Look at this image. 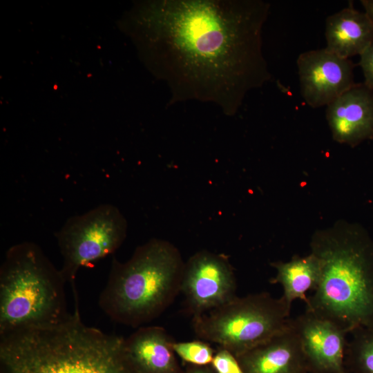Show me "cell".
Wrapping results in <instances>:
<instances>
[{
    "label": "cell",
    "mask_w": 373,
    "mask_h": 373,
    "mask_svg": "<svg viewBox=\"0 0 373 373\" xmlns=\"http://www.w3.org/2000/svg\"><path fill=\"white\" fill-rule=\"evenodd\" d=\"M326 117L333 138L355 146L373 136V90L355 84L327 106Z\"/></svg>",
    "instance_id": "cell-11"
},
{
    "label": "cell",
    "mask_w": 373,
    "mask_h": 373,
    "mask_svg": "<svg viewBox=\"0 0 373 373\" xmlns=\"http://www.w3.org/2000/svg\"><path fill=\"white\" fill-rule=\"evenodd\" d=\"M311 253L321 262L316 289L305 311L336 323L349 334L373 330V238L361 225L345 221L317 231Z\"/></svg>",
    "instance_id": "cell-2"
},
{
    "label": "cell",
    "mask_w": 373,
    "mask_h": 373,
    "mask_svg": "<svg viewBox=\"0 0 373 373\" xmlns=\"http://www.w3.org/2000/svg\"><path fill=\"white\" fill-rule=\"evenodd\" d=\"M359 65L365 79L363 84L373 90V43L360 55Z\"/></svg>",
    "instance_id": "cell-19"
},
{
    "label": "cell",
    "mask_w": 373,
    "mask_h": 373,
    "mask_svg": "<svg viewBox=\"0 0 373 373\" xmlns=\"http://www.w3.org/2000/svg\"><path fill=\"white\" fill-rule=\"evenodd\" d=\"M237 283L228 258L203 250L184 264L181 290L188 314L193 316L207 313L236 298Z\"/></svg>",
    "instance_id": "cell-8"
},
{
    "label": "cell",
    "mask_w": 373,
    "mask_h": 373,
    "mask_svg": "<svg viewBox=\"0 0 373 373\" xmlns=\"http://www.w3.org/2000/svg\"><path fill=\"white\" fill-rule=\"evenodd\" d=\"M269 3L169 0L157 6L162 76L175 102H212L236 113L271 75L262 50Z\"/></svg>",
    "instance_id": "cell-1"
},
{
    "label": "cell",
    "mask_w": 373,
    "mask_h": 373,
    "mask_svg": "<svg viewBox=\"0 0 373 373\" xmlns=\"http://www.w3.org/2000/svg\"><path fill=\"white\" fill-rule=\"evenodd\" d=\"M126 230V220L119 209L106 203L69 218L57 231L63 259L60 271L71 285L75 305H78L75 279L79 269L113 254L124 242Z\"/></svg>",
    "instance_id": "cell-7"
},
{
    "label": "cell",
    "mask_w": 373,
    "mask_h": 373,
    "mask_svg": "<svg viewBox=\"0 0 373 373\" xmlns=\"http://www.w3.org/2000/svg\"><path fill=\"white\" fill-rule=\"evenodd\" d=\"M297 66L301 95L312 108L327 106L355 84L354 64L325 48L302 52Z\"/></svg>",
    "instance_id": "cell-9"
},
{
    "label": "cell",
    "mask_w": 373,
    "mask_h": 373,
    "mask_svg": "<svg viewBox=\"0 0 373 373\" xmlns=\"http://www.w3.org/2000/svg\"><path fill=\"white\" fill-rule=\"evenodd\" d=\"M124 338L83 323L79 309L51 327L0 336L1 373H135Z\"/></svg>",
    "instance_id": "cell-3"
},
{
    "label": "cell",
    "mask_w": 373,
    "mask_h": 373,
    "mask_svg": "<svg viewBox=\"0 0 373 373\" xmlns=\"http://www.w3.org/2000/svg\"><path fill=\"white\" fill-rule=\"evenodd\" d=\"M350 334L344 360L347 373H373V330L358 327Z\"/></svg>",
    "instance_id": "cell-16"
},
{
    "label": "cell",
    "mask_w": 373,
    "mask_h": 373,
    "mask_svg": "<svg viewBox=\"0 0 373 373\" xmlns=\"http://www.w3.org/2000/svg\"><path fill=\"white\" fill-rule=\"evenodd\" d=\"M184 264L173 245L152 239L124 262L113 258L98 305L116 323L133 327L149 323L180 293Z\"/></svg>",
    "instance_id": "cell-4"
},
{
    "label": "cell",
    "mask_w": 373,
    "mask_h": 373,
    "mask_svg": "<svg viewBox=\"0 0 373 373\" xmlns=\"http://www.w3.org/2000/svg\"><path fill=\"white\" fill-rule=\"evenodd\" d=\"M182 373H216L210 365L198 366L189 365Z\"/></svg>",
    "instance_id": "cell-20"
},
{
    "label": "cell",
    "mask_w": 373,
    "mask_h": 373,
    "mask_svg": "<svg viewBox=\"0 0 373 373\" xmlns=\"http://www.w3.org/2000/svg\"><path fill=\"white\" fill-rule=\"evenodd\" d=\"M271 266L276 274L269 282L283 287L282 296L291 305L296 300L305 303L307 292L316 289L321 276V260L312 253L303 257L294 256L287 262H274Z\"/></svg>",
    "instance_id": "cell-15"
},
{
    "label": "cell",
    "mask_w": 373,
    "mask_h": 373,
    "mask_svg": "<svg viewBox=\"0 0 373 373\" xmlns=\"http://www.w3.org/2000/svg\"><path fill=\"white\" fill-rule=\"evenodd\" d=\"M289 325L300 340L309 373H347V331L307 311L291 318Z\"/></svg>",
    "instance_id": "cell-10"
},
{
    "label": "cell",
    "mask_w": 373,
    "mask_h": 373,
    "mask_svg": "<svg viewBox=\"0 0 373 373\" xmlns=\"http://www.w3.org/2000/svg\"><path fill=\"white\" fill-rule=\"evenodd\" d=\"M65 281L32 242L10 247L0 268V336L57 326L68 320Z\"/></svg>",
    "instance_id": "cell-5"
},
{
    "label": "cell",
    "mask_w": 373,
    "mask_h": 373,
    "mask_svg": "<svg viewBox=\"0 0 373 373\" xmlns=\"http://www.w3.org/2000/svg\"><path fill=\"white\" fill-rule=\"evenodd\" d=\"M173 349L183 361L198 366L210 365L216 352L211 345L203 340L174 341Z\"/></svg>",
    "instance_id": "cell-17"
},
{
    "label": "cell",
    "mask_w": 373,
    "mask_h": 373,
    "mask_svg": "<svg viewBox=\"0 0 373 373\" xmlns=\"http://www.w3.org/2000/svg\"><path fill=\"white\" fill-rule=\"evenodd\" d=\"M325 35V48L349 59L360 55L373 43V21L350 5L326 19Z\"/></svg>",
    "instance_id": "cell-14"
},
{
    "label": "cell",
    "mask_w": 373,
    "mask_h": 373,
    "mask_svg": "<svg viewBox=\"0 0 373 373\" xmlns=\"http://www.w3.org/2000/svg\"><path fill=\"white\" fill-rule=\"evenodd\" d=\"M210 366L216 373H244L236 357L222 347L215 352Z\"/></svg>",
    "instance_id": "cell-18"
},
{
    "label": "cell",
    "mask_w": 373,
    "mask_h": 373,
    "mask_svg": "<svg viewBox=\"0 0 373 373\" xmlns=\"http://www.w3.org/2000/svg\"><path fill=\"white\" fill-rule=\"evenodd\" d=\"M291 305L268 292L236 296L207 313L192 317L201 340L238 356L289 327Z\"/></svg>",
    "instance_id": "cell-6"
},
{
    "label": "cell",
    "mask_w": 373,
    "mask_h": 373,
    "mask_svg": "<svg viewBox=\"0 0 373 373\" xmlns=\"http://www.w3.org/2000/svg\"><path fill=\"white\" fill-rule=\"evenodd\" d=\"M361 3L365 9V12L373 21V0H361Z\"/></svg>",
    "instance_id": "cell-21"
},
{
    "label": "cell",
    "mask_w": 373,
    "mask_h": 373,
    "mask_svg": "<svg viewBox=\"0 0 373 373\" xmlns=\"http://www.w3.org/2000/svg\"><path fill=\"white\" fill-rule=\"evenodd\" d=\"M173 343L162 327H140L124 339V352L135 373H182Z\"/></svg>",
    "instance_id": "cell-13"
},
{
    "label": "cell",
    "mask_w": 373,
    "mask_h": 373,
    "mask_svg": "<svg viewBox=\"0 0 373 373\" xmlns=\"http://www.w3.org/2000/svg\"><path fill=\"white\" fill-rule=\"evenodd\" d=\"M244 373H309L300 340L291 327L236 356Z\"/></svg>",
    "instance_id": "cell-12"
}]
</instances>
